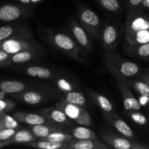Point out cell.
<instances>
[{
    "label": "cell",
    "mask_w": 149,
    "mask_h": 149,
    "mask_svg": "<svg viewBox=\"0 0 149 149\" xmlns=\"http://www.w3.org/2000/svg\"><path fill=\"white\" fill-rule=\"evenodd\" d=\"M125 36L129 45L149 42V17L137 10L128 13L125 22Z\"/></svg>",
    "instance_id": "cell-1"
},
{
    "label": "cell",
    "mask_w": 149,
    "mask_h": 149,
    "mask_svg": "<svg viewBox=\"0 0 149 149\" xmlns=\"http://www.w3.org/2000/svg\"><path fill=\"white\" fill-rule=\"evenodd\" d=\"M45 33L48 42L56 49L79 63L86 61L84 51L77 45L70 33L51 29L45 31Z\"/></svg>",
    "instance_id": "cell-2"
},
{
    "label": "cell",
    "mask_w": 149,
    "mask_h": 149,
    "mask_svg": "<svg viewBox=\"0 0 149 149\" xmlns=\"http://www.w3.org/2000/svg\"><path fill=\"white\" fill-rule=\"evenodd\" d=\"M104 63L107 71L116 79H126L138 74L140 68L136 63L124 59L114 52H106Z\"/></svg>",
    "instance_id": "cell-3"
},
{
    "label": "cell",
    "mask_w": 149,
    "mask_h": 149,
    "mask_svg": "<svg viewBox=\"0 0 149 149\" xmlns=\"http://www.w3.org/2000/svg\"><path fill=\"white\" fill-rule=\"evenodd\" d=\"M60 95L61 92L56 87L36 89L31 87L21 93L14 94L13 97L19 102L34 106L47 103L49 100L60 97Z\"/></svg>",
    "instance_id": "cell-4"
},
{
    "label": "cell",
    "mask_w": 149,
    "mask_h": 149,
    "mask_svg": "<svg viewBox=\"0 0 149 149\" xmlns=\"http://www.w3.org/2000/svg\"><path fill=\"white\" fill-rule=\"evenodd\" d=\"M0 49L13 55L28 49H44L32 36H15L0 42Z\"/></svg>",
    "instance_id": "cell-5"
},
{
    "label": "cell",
    "mask_w": 149,
    "mask_h": 149,
    "mask_svg": "<svg viewBox=\"0 0 149 149\" xmlns=\"http://www.w3.org/2000/svg\"><path fill=\"white\" fill-rule=\"evenodd\" d=\"M77 15L80 25L88 35L93 38L100 39L102 26L99 16L93 10L84 5L79 6Z\"/></svg>",
    "instance_id": "cell-6"
},
{
    "label": "cell",
    "mask_w": 149,
    "mask_h": 149,
    "mask_svg": "<svg viewBox=\"0 0 149 149\" xmlns=\"http://www.w3.org/2000/svg\"><path fill=\"white\" fill-rule=\"evenodd\" d=\"M55 107L62 111L70 119L79 125L88 127L93 124L91 116L82 106L71 104L60 100L55 103Z\"/></svg>",
    "instance_id": "cell-7"
},
{
    "label": "cell",
    "mask_w": 149,
    "mask_h": 149,
    "mask_svg": "<svg viewBox=\"0 0 149 149\" xmlns=\"http://www.w3.org/2000/svg\"><path fill=\"white\" fill-rule=\"evenodd\" d=\"M119 31L114 22L107 20L102 27L100 39L106 52H114L119 42Z\"/></svg>",
    "instance_id": "cell-8"
},
{
    "label": "cell",
    "mask_w": 149,
    "mask_h": 149,
    "mask_svg": "<svg viewBox=\"0 0 149 149\" xmlns=\"http://www.w3.org/2000/svg\"><path fill=\"white\" fill-rule=\"evenodd\" d=\"M33 16V13L22 4H6L0 7V21L14 22Z\"/></svg>",
    "instance_id": "cell-9"
},
{
    "label": "cell",
    "mask_w": 149,
    "mask_h": 149,
    "mask_svg": "<svg viewBox=\"0 0 149 149\" xmlns=\"http://www.w3.org/2000/svg\"><path fill=\"white\" fill-rule=\"evenodd\" d=\"M13 116L17 121V122H22V123L26 124L29 125H47L53 127H58L64 128L65 127L63 125H58L55 123L53 121L50 120L48 118L42 116L40 113H29V112L19 111L13 113Z\"/></svg>",
    "instance_id": "cell-10"
},
{
    "label": "cell",
    "mask_w": 149,
    "mask_h": 149,
    "mask_svg": "<svg viewBox=\"0 0 149 149\" xmlns=\"http://www.w3.org/2000/svg\"><path fill=\"white\" fill-rule=\"evenodd\" d=\"M100 136L109 146L116 149H140L145 146L133 141L109 132H100Z\"/></svg>",
    "instance_id": "cell-11"
},
{
    "label": "cell",
    "mask_w": 149,
    "mask_h": 149,
    "mask_svg": "<svg viewBox=\"0 0 149 149\" xmlns=\"http://www.w3.org/2000/svg\"><path fill=\"white\" fill-rule=\"evenodd\" d=\"M70 34L72 36L77 45L83 51L90 52L92 51V44L89 38L88 33L79 23L75 20H71L69 23Z\"/></svg>",
    "instance_id": "cell-12"
},
{
    "label": "cell",
    "mask_w": 149,
    "mask_h": 149,
    "mask_svg": "<svg viewBox=\"0 0 149 149\" xmlns=\"http://www.w3.org/2000/svg\"><path fill=\"white\" fill-rule=\"evenodd\" d=\"M116 81L122 95L125 109L127 111H139L141 109V105L139 100L134 97L130 90V85L127 81L122 79H116Z\"/></svg>",
    "instance_id": "cell-13"
},
{
    "label": "cell",
    "mask_w": 149,
    "mask_h": 149,
    "mask_svg": "<svg viewBox=\"0 0 149 149\" xmlns=\"http://www.w3.org/2000/svg\"><path fill=\"white\" fill-rule=\"evenodd\" d=\"M33 33L23 23H13L0 27V42L15 36H32Z\"/></svg>",
    "instance_id": "cell-14"
},
{
    "label": "cell",
    "mask_w": 149,
    "mask_h": 149,
    "mask_svg": "<svg viewBox=\"0 0 149 149\" xmlns=\"http://www.w3.org/2000/svg\"><path fill=\"white\" fill-rule=\"evenodd\" d=\"M17 71L20 74H26L29 77H36L42 79H49L51 81L58 74L57 71L47 67L40 65H27L24 67H19Z\"/></svg>",
    "instance_id": "cell-15"
},
{
    "label": "cell",
    "mask_w": 149,
    "mask_h": 149,
    "mask_svg": "<svg viewBox=\"0 0 149 149\" xmlns=\"http://www.w3.org/2000/svg\"><path fill=\"white\" fill-rule=\"evenodd\" d=\"M103 117L122 135L130 139H135V135L129 125L113 112H102Z\"/></svg>",
    "instance_id": "cell-16"
},
{
    "label": "cell",
    "mask_w": 149,
    "mask_h": 149,
    "mask_svg": "<svg viewBox=\"0 0 149 149\" xmlns=\"http://www.w3.org/2000/svg\"><path fill=\"white\" fill-rule=\"evenodd\" d=\"M45 55V49H28L10 55L9 65L23 64L35 61Z\"/></svg>",
    "instance_id": "cell-17"
},
{
    "label": "cell",
    "mask_w": 149,
    "mask_h": 149,
    "mask_svg": "<svg viewBox=\"0 0 149 149\" xmlns=\"http://www.w3.org/2000/svg\"><path fill=\"white\" fill-rule=\"evenodd\" d=\"M52 81L57 90L61 93L80 90V85L77 81L67 74L58 73Z\"/></svg>",
    "instance_id": "cell-18"
},
{
    "label": "cell",
    "mask_w": 149,
    "mask_h": 149,
    "mask_svg": "<svg viewBox=\"0 0 149 149\" xmlns=\"http://www.w3.org/2000/svg\"><path fill=\"white\" fill-rule=\"evenodd\" d=\"M37 112L38 113H40L42 116L48 118L58 125L68 127L71 124L69 118L62 111L56 107L45 108V109L38 111Z\"/></svg>",
    "instance_id": "cell-19"
},
{
    "label": "cell",
    "mask_w": 149,
    "mask_h": 149,
    "mask_svg": "<svg viewBox=\"0 0 149 149\" xmlns=\"http://www.w3.org/2000/svg\"><path fill=\"white\" fill-rule=\"evenodd\" d=\"M109 146L98 139L77 140L68 143V149H108Z\"/></svg>",
    "instance_id": "cell-20"
},
{
    "label": "cell",
    "mask_w": 149,
    "mask_h": 149,
    "mask_svg": "<svg viewBox=\"0 0 149 149\" xmlns=\"http://www.w3.org/2000/svg\"><path fill=\"white\" fill-rule=\"evenodd\" d=\"M31 87L29 84L17 80H5L0 83V90L7 94H17Z\"/></svg>",
    "instance_id": "cell-21"
},
{
    "label": "cell",
    "mask_w": 149,
    "mask_h": 149,
    "mask_svg": "<svg viewBox=\"0 0 149 149\" xmlns=\"http://www.w3.org/2000/svg\"><path fill=\"white\" fill-rule=\"evenodd\" d=\"M87 93L93 102L101 110L102 112H107V113L113 112L114 108L111 102L106 96L92 90H87Z\"/></svg>",
    "instance_id": "cell-22"
},
{
    "label": "cell",
    "mask_w": 149,
    "mask_h": 149,
    "mask_svg": "<svg viewBox=\"0 0 149 149\" xmlns=\"http://www.w3.org/2000/svg\"><path fill=\"white\" fill-rule=\"evenodd\" d=\"M36 140H38V138L32 133L30 130L20 129L17 130V132L6 141L9 144H23Z\"/></svg>",
    "instance_id": "cell-23"
},
{
    "label": "cell",
    "mask_w": 149,
    "mask_h": 149,
    "mask_svg": "<svg viewBox=\"0 0 149 149\" xmlns=\"http://www.w3.org/2000/svg\"><path fill=\"white\" fill-rule=\"evenodd\" d=\"M29 130L32 133L36 135L38 139L45 138L47 135L55 132H67L64 128L58 127L50 126L47 125H29Z\"/></svg>",
    "instance_id": "cell-24"
},
{
    "label": "cell",
    "mask_w": 149,
    "mask_h": 149,
    "mask_svg": "<svg viewBox=\"0 0 149 149\" xmlns=\"http://www.w3.org/2000/svg\"><path fill=\"white\" fill-rule=\"evenodd\" d=\"M23 145L41 149H68V143L53 142V141L42 139H38L36 141L26 143Z\"/></svg>",
    "instance_id": "cell-25"
},
{
    "label": "cell",
    "mask_w": 149,
    "mask_h": 149,
    "mask_svg": "<svg viewBox=\"0 0 149 149\" xmlns=\"http://www.w3.org/2000/svg\"><path fill=\"white\" fill-rule=\"evenodd\" d=\"M60 100L71 104L84 106L86 104V98L84 95L79 90L63 93L60 95Z\"/></svg>",
    "instance_id": "cell-26"
},
{
    "label": "cell",
    "mask_w": 149,
    "mask_h": 149,
    "mask_svg": "<svg viewBox=\"0 0 149 149\" xmlns=\"http://www.w3.org/2000/svg\"><path fill=\"white\" fill-rule=\"evenodd\" d=\"M70 134L77 140L98 139L97 135L93 130L83 125L73 127L70 131Z\"/></svg>",
    "instance_id": "cell-27"
},
{
    "label": "cell",
    "mask_w": 149,
    "mask_h": 149,
    "mask_svg": "<svg viewBox=\"0 0 149 149\" xmlns=\"http://www.w3.org/2000/svg\"><path fill=\"white\" fill-rule=\"evenodd\" d=\"M125 52L132 56L147 58L149 56V42L140 45H129L125 49Z\"/></svg>",
    "instance_id": "cell-28"
},
{
    "label": "cell",
    "mask_w": 149,
    "mask_h": 149,
    "mask_svg": "<svg viewBox=\"0 0 149 149\" xmlns=\"http://www.w3.org/2000/svg\"><path fill=\"white\" fill-rule=\"evenodd\" d=\"M42 140H47V141H53L58 143H69L71 141H74L75 138L70 133L66 132H55L47 135L45 138H41Z\"/></svg>",
    "instance_id": "cell-29"
},
{
    "label": "cell",
    "mask_w": 149,
    "mask_h": 149,
    "mask_svg": "<svg viewBox=\"0 0 149 149\" xmlns=\"http://www.w3.org/2000/svg\"><path fill=\"white\" fill-rule=\"evenodd\" d=\"M0 127L1 129H18L20 127V125L13 116L7 114L4 111H0Z\"/></svg>",
    "instance_id": "cell-30"
},
{
    "label": "cell",
    "mask_w": 149,
    "mask_h": 149,
    "mask_svg": "<svg viewBox=\"0 0 149 149\" xmlns=\"http://www.w3.org/2000/svg\"><path fill=\"white\" fill-rule=\"evenodd\" d=\"M129 85L132 86L141 96L149 97V84L146 81H127Z\"/></svg>",
    "instance_id": "cell-31"
},
{
    "label": "cell",
    "mask_w": 149,
    "mask_h": 149,
    "mask_svg": "<svg viewBox=\"0 0 149 149\" xmlns=\"http://www.w3.org/2000/svg\"><path fill=\"white\" fill-rule=\"evenodd\" d=\"M103 9L111 13H117L120 10L121 4L119 0H97Z\"/></svg>",
    "instance_id": "cell-32"
},
{
    "label": "cell",
    "mask_w": 149,
    "mask_h": 149,
    "mask_svg": "<svg viewBox=\"0 0 149 149\" xmlns=\"http://www.w3.org/2000/svg\"><path fill=\"white\" fill-rule=\"evenodd\" d=\"M127 115L133 122L138 124V125H144L147 123L146 117L142 113L136 111H132V110H129Z\"/></svg>",
    "instance_id": "cell-33"
},
{
    "label": "cell",
    "mask_w": 149,
    "mask_h": 149,
    "mask_svg": "<svg viewBox=\"0 0 149 149\" xmlns=\"http://www.w3.org/2000/svg\"><path fill=\"white\" fill-rule=\"evenodd\" d=\"M17 129H10V128H4L0 130V141H7L17 132Z\"/></svg>",
    "instance_id": "cell-34"
},
{
    "label": "cell",
    "mask_w": 149,
    "mask_h": 149,
    "mask_svg": "<svg viewBox=\"0 0 149 149\" xmlns=\"http://www.w3.org/2000/svg\"><path fill=\"white\" fill-rule=\"evenodd\" d=\"M16 104L13 101L0 99V111H10L15 107Z\"/></svg>",
    "instance_id": "cell-35"
},
{
    "label": "cell",
    "mask_w": 149,
    "mask_h": 149,
    "mask_svg": "<svg viewBox=\"0 0 149 149\" xmlns=\"http://www.w3.org/2000/svg\"><path fill=\"white\" fill-rule=\"evenodd\" d=\"M10 54L7 53L5 51L0 49V65L1 66H8L9 60L10 58Z\"/></svg>",
    "instance_id": "cell-36"
},
{
    "label": "cell",
    "mask_w": 149,
    "mask_h": 149,
    "mask_svg": "<svg viewBox=\"0 0 149 149\" xmlns=\"http://www.w3.org/2000/svg\"><path fill=\"white\" fill-rule=\"evenodd\" d=\"M143 0H128V6L130 7H136L138 6L141 5Z\"/></svg>",
    "instance_id": "cell-37"
},
{
    "label": "cell",
    "mask_w": 149,
    "mask_h": 149,
    "mask_svg": "<svg viewBox=\"0 0 149 149\" xmlns=\"http://www.w3.org/2000/svg\"><path fill=\"white\" fill-rule=\"evenodd\" d=\"M148 101V97H145V96H142L140 100V103L141 105H145L147 102Z\"/></svg>",
    "instance_id": "cell-38"
},
{
    "label": "cell",
    "mask_w": 149,
    "mask_h": 149,
    "mask_svg": "<svg viewBox=\"0 0 149 149\" xmlns=\"http://www.w3.org/2000/svg\"><path fill=\"white\" fill-rule=\"evenodd\" d=\"M17 1H18L21 4H25V5H30V4H32L31 0H17Z\"/></svg>",
    "instance_id": "cell-39"
},
{
    "label": "cell",
    "mask_w": 149,
    "mask_h": 149,
    "mask_svg": "<svg viewBox=\"0 0 149 149\" xmlns=\"http://www.w3.org/2000/svg\"><path fill=\"white\" fill-rule=\"evenodd\" d=\"M141 5H142L145 8H149V0H143Z\"/></svg>",
    "instance_id": "cell-40"
},
{
    "label": "cell",
    "mask_w": 149,
    "mask_h": 149,
    "mask_svg": "<svg viewBox=\"0 0 149 149\" xmlns=\"http://www.w3.org/2000/svg\"><path fill=\"white\" fill-rule=\"evenodd\" d=\"M8 143L7 142V141H4V142H3V141H0V147L3 146H6V145H8Z\"/></svg>",
    "instance_id": "cell-41"
},
{
    "label": "cell",
    "mask_w": 149,
    "mask_h": 149,
    "mask_svg": "<svg viewBox=\"0 0 149 149\" xmlns=\"http://www.w3.org/2000/svg\"><path fill=\"white\" fill-rule=\"evenodd\" d=\"M143 79H145L146 82L148 83V84H149V77L148 76H145V77H143Z\"/></svg>",
    "instance_id": "cell-42"
},
{
    "label": "cell",
    "mask_w": 149,
    "mask_h": 149,
    "mask_svg": "<svg viewBox=\"0 0 149 149\" xmlns=\"http://www.w3.org/2000/svg\"><path fill=\"white\" fill-rule=\"evenodd\" d=\"M31 1L32 3H36L38 2V1H40V0H31Z\"/></svg>",
    "instance_id": "cell-43"
},
{
    "label": "cell",
    "mask_w": 149,
    "mask_h": 149,
    "mask_svg": "<svg viewBox=\"0 0 149 149\" xmlns=\"http://www.w3.org/2000/svg\"><path fill=\"white\" fill-rule=\"evenodd\" d=\"M0 130H1V127H0Z\"/></svg>",
    "instance_id": "cell-44"
},
{
    "label": "cell",
    "mask_w": 149,
    "mask_h": 149,
    "mask_svg": "<svg viewBox=\"0 0 149 149\" xmlns=\"http://www.w3.org/2000/svg\"><path fill=\"white\" fill-rule=\"evenodd\" d=\"M148 101H149V97H148Z\"/></svg>",
    "instance_id": "cell-45"
},
{
    "label": "cell",
    "mask_w": 149,
    "mask_h": 149,
    "mask_svg": "<svg viewBox=\"0 0 149 149\" xmlns=\"http://www.w3.org/2000/svg\"><path fill=\"white\" fill-rule=\"evenodd\" d=\"M148 57H149V56H148Z\"/></svg>",
    "instance_id": "cell-46"
}]
</instances>
